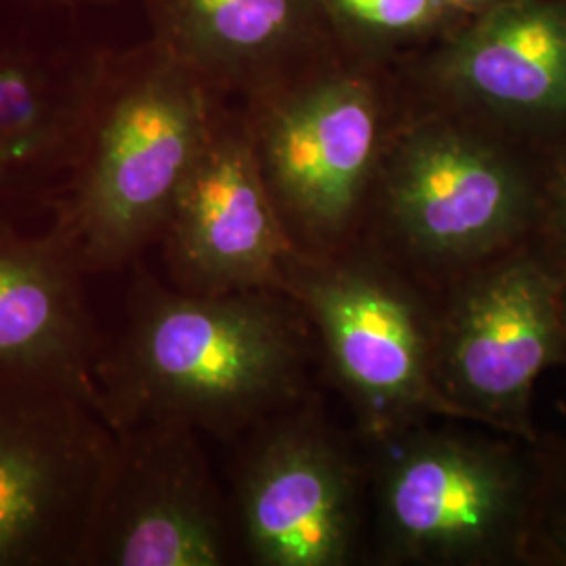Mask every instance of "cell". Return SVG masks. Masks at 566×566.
<instances>
[{
    "label": "cell",
    "mask_w": 566,
    "mask_h": 566,
    "mask_svg": "<svg viewBox=\"0 0 566 566\" xmlns=\"http://www.w3.org/2000/svg\"><path fill=\"white\" fill-rule=\"evenodd\" d=\"M280 294L175 292L135 263L126 325L95 365L105 424L177 420L231 439L285 411L301 395L304 344Z\"/></svg>",
    "instance_id": "1"
},
{
    "label": "cell",
    "mask_w": 566,
    "mask_h": 566,
    "mask_svg": "<svg viewBox=\"0 0 566 566\" xmlns=\"http://www.w3.org/2000/svg\"><path fill=\"white\" fill-rule=\"evenodd\" d=\"M223 97L156 41L114 55L55 206L84 275L118 271L163 238Z\"/></svg>",
    "instance_id": "2"
},
{
    "label": "cell",
    "mask_w": 566,
    "mask_h": 566,
    "mask_svg": "<svg viewBox=\"0 0 566 566\" xmlns=\"http://www.w3.org/2000/svg\"><path fill=\"white\" fill-rule=\"evenodd\" d=\"M544 156L476 122L405 99L371 202L434 263H468L537 233Z\"/></svg>",
    "instance_id": "3"
},
{
    "label": "cell",
    "mask_w": 566,
    "mask_h": 566,
    "mask_svg": "<svg viewBox=\"0 0 566 566\" xmlns=\"http://www.w3.org/2000/svg\"><path fill=\"white\" fill-rule=\"evenodd\" d=\"M242 112L287 231L327 242L371 202L403 91L397 65L343 55Z\"/></svg>",
    "instance_id": "4"
},
{
    "label": "cell",
    "mask_w": 566,
    "mask_h": 566,
    "mask_svg": "<svg viewBox=\"0 0 566 566\" xmlns=\"http://www.w3.org/2000/svg\"><path fill=\"white\" fill-rule=\"evenodd\" d=\"M416 426L380 437L376 512L386 563L504 565L526 558L542 458L502 441Z\"/></svg>",
    "instance_id": "5"
},
{
    "label": "cell",
    "mask_w": 566,
    "mask_h": 566,
    "mask_svg": "<svg viewBox=\"0 0 566 566\" xmlns=\"http://www.w3.org/2000/svg\"><path fill=\"white\" fill-rule=\"evenodd\" d=\"M114 451L76 390L0 371V566H82Z\"/></svg>",
    "instance_id": "6"
},
{
    "label": "cell",
    "mask_w": 566,
    "mask_h": 566,
    "mask_svg": "<svg viewBox=\"0 0 566 566\" xmlns=\"http://www.w3.org/2000/svg\"><path fill=\"white\" fill-rule=\"evenodd\" d=\"M566 269L546 248L518 243L458 290L434 334L437 380L476 422L537 443L531 399L565 361Z\"/></svg>",
    "instance_id": "7"
},
{
    "label": "cell",
    "mask_w": 566,
    "mask_h": 566,
    "mask_svg": "<svg viewBox=\"0 0 566 566\" xmlns=\"http://www.w3.org/2000/svg\"><path fill=\"white\" fill-rule=\"evenodd\" d=\"M405 99L546 158L566 142V0H512L401 61Z\"/></svg>",
    "instance_id": "8"
},
{
    "label": "cell",
    "mask_w": 566,
    "mask_h": 566,
    "mask_svg": "<svg viewBox=\"0 0 566 566\" xmlns=\"http://www.w3.org/2000/svg\"><path fill=\"white\" fill-rule=\"evenodd\" d=\"M290 294L303 298L374 434L418 424L426 416L476 422L443 392L424 311L386 271L367 263H298Z\"/></svg>",
    "instance_id": "9"
},
{
    "label": "cell",
    "mask_w": 566,
    "mask_h": 566,
    "mask_svg": "<svg viewBox=\"0 0 566 566\" xmlns=\"http://www.w3.org/2000/svg\"><path fill=\"white\" fill-rule=\"evenodd\" d=\"M233 485L243 546L256 565L353 560L364 525L361 470L317 418L282 411L252 428Z\"/></svg>",
    "instance_id": "10"
},
{
    "label": "cell",
    "mask_w": 566,
    "mask_h": 566,
    "mask_svg": "<svg viewBox=\"0 0 566 566\" xmlns=\"http://www.w3.org/2000/svg\"><path fill=\"white\" fill-rule=\"evenodd\" d=\"M163 240L170 273L185 292H290L301 261L266 189L242 105H219Z\"/></svg>",
    "instance_id": "11"
},
{
    "label": "cell",
    "mask_w": 566,
    "mask_h": 566,
    "mask_svg": "<svg viewBox=\"0 0 566 566\" xmlns=\"http://www.w3.org/2000/svg\"><path fill=\"white\" fill-rule=\"evenodd\" d=\"M231 535L196 428L145 420L116 451L82 566H221Z\"/></svg>",
    "instance_id": "12"
},
{
    "label": "cell",
    "mask_w": 566,
    "mask_h": 566,
    "mask_svg": "<svg viewBox=\"0 0 566 566\" xmlns=\"http://www.w3.org/2000/svg\"><path fill=\"white\" fill-rule=\"evenodd\" d=\"M151 41L219 97L242 102L344 53L319 0H143Z\"/></svg>",
    "instance_id": "13"
},
{
    "label": "cell",
    "mask_w": 566,
    "mask_h": 566,
    "mask_svg": "<svg viewBox=\"0 0 566 566\" xmlns=\"http://www.w3.org/2000/svg\"><path fill=\"white\" fill-rule=\"evenodd\" d=\"M82 277L60 229L25 238L0 219V371L60 382L99 413L95 365L103 343Z\"/></svg>",
    "instance_id": "14"
},
{
    "label": "cell",
    "mask_w": 566,
    "mask_h": 566,
    "mask_svg": "<svg viewBox=\"0 0 566 566\" xmlns=\"http://www.w3.org/2000/svg\"><path fill=\"white\" fill-rule=\"evenodd\" d=\"M114 55L0 49V191L70 177Z\"/></svg>",
    "instance_id": "15"
},
{
    "label": "cell",
    "mask_w": 566,
    "mask_h": 566,
    "mask_svg": "<svg viewBox=\"0 0 566 566\" xmlns=\"http://www.w3.org/2000/svg\"><path fill=\"white\" fill-rule=\"evenodd\" d=\"M327 25L348 57L399 65L468 21L446 0H319Z\"/></svg>",
    "instance_id": "16"
},
{
    "label": "cell",
    "mask_w": 566,
    "mask_h": 566,
    "mask_svg": "<svg viewBox=\"0 0 566 566\" xmlns=\"http://www.w3.org/2000/svg\"><path fill=\"white\" fill-rule=\"evenodd\" d=\"M542 489L528 539L526 558H547L566 565V449L542 458Z\"/></svg>",
    "instance_id": "17"
},
{
    "label": "cell",
    "mask_w": 566,
    "mask_h": 566,
    "mask_svg": "<svg viewBox=\"0 0 566 566\" xmlns=\"http://www.w3.org/2000/svg\"><path fill=\"white\" fill-rule=\"evenodd\" d=\"M537 233L546 250L566 269V142L544 158L542 219Z\"/></svg>",
    "instance_id": "18"
},
{
    "label": "cell",
    "mask_w": 566,
    "mask_h": 566,
    "mask_svg": "<svg viewBox=\"0 0 566 566\" xmlns=\"http://www.w3.org/2000/svg\"><path fill=\"white\" fill-rule=\"evenodd\" d=\"M446 2L453 13H458L464 21H470L486 15L512 0H446Z\"/></svg>",
    "instance_id": "19"
},
{
    "label": "cell",
    "mask_w": 566,
    "mask_h": 566,
    "mask_svg": "<svg viewBox=\"0 0 566 566\" xmlns=\"http://www.w3.org/2000/svg\"><path fill=\"white\" fill-rule=\"evenodd\" d=\"M42 7H55V9H74V7H84V4H99L107 0H34Z\"/></svg>",
    "instance_id": "20"
},
{
    "label": "cell",
    "mask_w": 566,
    "mask_h": 566,
    "mask_svg": "<svg viewBox=\"0 0 566 566\" xmlns=\"http://www.w3.org/2000/svg\"><path fill=\"white\" fill-rule=\"evenodd\" d=\"M563 327H565V361H566V282L563 290Z\"/></svg>",
    "instance_id": "21"
}]
</instances>
